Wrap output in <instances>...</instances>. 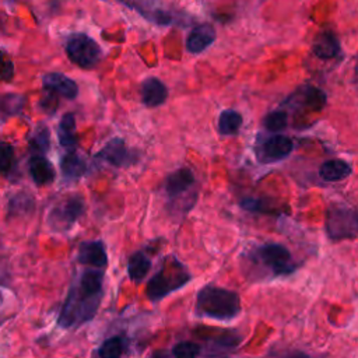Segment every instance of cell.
Listing matches in <instances>:
<instances>
[{
    "instance_id": "1",
    "label": "cell",
    "mask_w": 358,
    "mask_h": 358,
    "mask_svg": "<svg viewBox=\"0 0 358 358\" xmlns=\"http://www.w3.org/2000/svg\"><path fill=\"white\" fill-rule=\"evenodd\" d=\"M103 271L90 268L71 287L57 317V324L73 329L91 320L101 303L103 291Z\"/></svg>"
},
{
    "instance_id": "2",
    "label": "cell",
    "mask_w": 358,
    "mask_h": 358,
    "mask_svg": "<svg viewBox=\"0 0 358 358\" xmlns=\"http://www.w3.org/2000/svg\"><path fill=\"white\" fill-rule=\"evenodd\" d=\"M241 312V298L235 291L207 285L203 287L196 298V313L203 317L228 322Z\"/></svg>"
},
{
    "instance_id": "3",
    "label": "cell",
    "mask_w": 358,
    "mask_h": 358,
    "mask_svg": "<svg viewBox=\"0 0 358 358\" xmlns=\"http://www.w3.org/2000/svg\"><path fill=\"white\" fill-rule=\"evenodd\" d=\"M246 262L257 270L260 275L278 277L295 270L291 252L280 243H264L246 253Z\"/></svg>"
},
{
    "instance_id": "4",
    "label": "cell",
    "mask_w": 358,
    "mask_h": 358,
    "mask_svg": "<svg viewBox=\"0 0 358 358\" xmlns=\"http://www.w3.org/2000/svg\"><path fill=\"white\" fill-rule=\"evenodd\" d=\"M190 278L192 275L187 268L175 256H166L159 270L151 277L147 284V298L151 302H158L171 292H175L185 287L190 281Z\"/></svg>"
},
{
    "instance_id": "5",
    "label": "cell",
    "mask_w": 358,
    "mask_h": 358,
    "mask_svg": "<svg viewBox=\"0 0 358 358\" xmlns=\"http://www.w3.org/2000/svg\"><path fill=\"white\" fill-rule=\"evenodd\" d=\"M66 55L78 67L92 69L99 63L102 49L90 35L76 32L71 34L66 41Z\"/></svg>"
},
{
    "instance_id": "6",
    "label": "cell",
    "mask_w": 358,
    "mask_h": 358,
    "mask_svg": "<svg viewBox=\"0 0 358 358\" xmlns=\"http://www.w3.org/2000/svg\"><path fill=\"white\" fill-rule=\"evenodd\" d=\"M326 232L334 239L355 238L358 235V211L343 204H333L326 213Z\"/></svg>"
},
{
    "instance_id": "7",
    "label": "cell",
    "mask_w": 358,
    "mask_h": 358,
    "mask_svg": "<svg viewBox=\"0 0 358 358\" xmlns=\"http://www.w3.org/2000/svg\"><path fill=\"white\" fill-rule=\"evenodd\" d=\"M84 210L85 204L83 197L71 196L52 208L49 214V225L55 231H67L78 221L84 214Z\"/></svg>"
},
{
    "instance_id": "8",
    "label": "cell",
    "mask_w": 358,
    "mask_h": 358,
    "mask_svg": "<svg viewBox=\"0 0 358 358\" xmlns=\"http://www.w3.org/2000/svg\"><path fill=\"white\" fill-rule=\"evenodd\" d=\"M292 150L294 143L289 137L274 134L257 145V158L260 162L271 164L287 158Z\"/></svg>"
},
{
    "instance_id": "9",
    "label": "cell",
    "mask_w": 358,
    "mask_h": 358,
    "mask_svg": "<svg viewBox=\"0 0 358 358\" xmlns=\"http://www.w3.org/2000/svg\"><path fill=\"white\" fill-rule=\"evenodd\" d=\"M42 85L45 91H50L66 99H74L78 95L77 83L62 73H46L42 77Z\"/></svg>"
},
{
    "instance_id": "10",
    "label": "cell",
    "mask_w": 358,
    "mask_h": 358,
    "mask_svg": "<svg viewBox=\"0 0 358 358\" xmlns=\"http://www.w3.org/2000/svg\"><path fill=\"white\" fill-rule=\"evenodd\" d=\"M96 158L106 161L108 164L116 166V168H122V166H127L131 164V155L130 151L126 147V143L119 138L115 137L112 140H109L102 150L96 154Z\"/></svg>"
},
{
    "instance_id": "11",
    "label": "cell",
    "mask_w": 358,
    "mask_h": 358,
    "mask_svg": "<svg viewBox=\"0 0 358 358\" xmlns=\"http://www.w3.org/2000/svg\"><path fill=\"white\" fill-rule=\"evenodd\" d=\"M194 182H196V178L192 169L179 168L165 179L164 190L169 199H175L189 192V189L193 187Z\"/></svg>"
},
{
    "instance_id": "12",
    "label": "cell",
    "mask_w": 358,
    "mask_h": 358,
    "mask_svg": "<svg viewBox=\"0 0 358 358\" xmlns=\"http://www.w3.org/2000/svg\"><path fill=\"white\" fill-rule=\"evenodd\" d=\"M77 260L84 266H91L95 268L106 267L108 256L103 243L101 241L83 242L78 248Z\"/></svg>"
},
{
    "instance_id": "13",
    "label": "cell",
    "mask_w": 358,
    "mask_h": 358,
    "mask_svg": "<svg viewBox=\"0 0 358 358\" xmlns=\"http://www.w3.org/2000/svg\"><path fill=\"white\" fill-rule=\"evenodd\" d=\"M119 1L126 4V7L136 10L144 18H147L158 25H169L173 21V17L171 13L152 4L151 0H119Z\"/></svg>"
},
{
    "instance_id": "14",
    "label": "cell",
    "mask_w": 358,
    "mask_h": 358,
    "mask_svg": "<svg viewBox=\"0 0 358 358\" xmlns=\"http://www.w3.org/2000/svg\"><path fill=\"white\" fill-rule=\"evenodd\" d=\"M215 41V29L210 24L196 25L186 38V50L193 55L204 52Z\"/></svg>"
},
{
    "instance_id": "15",
    "label": "cell",
    "mask_w": 358,
    "mask_h": 358,
    "mask_svg": "<svg viewBox=\"0 0 358 358\" xmlns=\"http://www.w3.org/2000/svg\"><path fill=\"white\" fill-rule=\"evenodd\" d=\"M141 101L148 108H155L162 105L168 98L166 85L157 77H147L141 83Z\"/></svg>"
},
{
    "instance_id": "16",
    "label": "cell",
    "mask_w": 358,
    "mask_h": 358,
    "mask_svg": "<svg viewBox=\"0 0 358 358\" xmlns=\"http://www.w3.org/2000/svg\"><path fill=\"white\" fill-rule=\"evenodd\" d=\"M29 175L35 185L45 186L55 180L56 171L52 162L45 157V154H34L29 158Z\"/></svg>"
},
{
    "instance_id": "17",
    "label": "cell",
    "mask_w": 358,
    "mask_h": 358,
    "mask_svg": "<svg viewBox=\"0 0 358 358\" xmlns=\"http://www.w3.org/2000/svg\"><path fill=\"white\" fill-rule=\"evenodd\" d=\"M312 50L319 59H333L340 53V43L331 31H322L315 38Z\"/></svg>"
},
{
    "instance_id": "18",
    "label": "cell",
    "mask_w": 358,
    "mask_h": 358,
    "mask_svg": "<svg viewBox=\"0 0 358 358\" xmlns=\"http://www.w3.org/2000/svg\"><path fill=\"white\" fill-rule=\"evenodd\" d=\"M60 169L66 180H77L84 176L87 164L76 151H69L60 159Z\"/></svg>"
},
{
    "instance_id": "19",
    "label": "cell",
    "mask_w": 358,
    "mask_h": 358,
    "mask_svg": "<svg viewBox=\"0 0 358 358\" xmlns=\"http://www.w3.org/2000/svg\"><path fill=\"white\" fill-rule=\"evenodd\" d=\"M351 175V166L343 159H330L320 165L319 176L326 182H340Z\"/></svg>"
},
{
    "instance_id": "20",
    "label": "cell",
    "mask_w": 358,
    "mask_h": 358,
    "mask_svg": "<svg viewBox=\"0 0 358 358\" xmlns=\"http://www.w3.org/2000/svg\"><path fill=\"white\" fill-rule=\"evenodd\" d=\"M288 103L291 105H302V106H309L312 109H320L324 105L326 96L324 94L315 88V87H303L301 90H298L292 96Z\"/></svg>"
},
{
    "instance_id": "21",
    "label": "cell",
    "mask_w": 358,
    "mask_h": 358,
    "mask_svg": "<svg viewBox=\"0 0 358 358\" xmlns=\"http://www.w3.org/2000/svg\"><path fill=\"white\" fill-rule=\"evenodd\" d=\"M151 268V260L144 252H134L127 260V274L131 281L140 282Z\"/></svg>"
},
{
    "instance_id": "22",
    "label": "cell",
    "mask_w": 358,
    "mask_h": 358,
    "mask_svg": "<svg viewBox=\"0 0 358 358\" xmlns=\"http://www.w3.org/2000/svg\"><path fill=\"white\" fill-rule=\"evenodd\" d=\"M59 143L67 150H73L77 145V133H76V116L70 112L64 113L59 123Z\"/></svg>"
},
{
    "instance_id": "23",
    "label": "cell",
    "mask_w": 358,
    "mask_h": 358,
    "mask_svg": "<svg viewBox=\"0 0 358 358\" xmlns=\"http://www.w3.org/2000/svg\"><path fill=\"white\" fill-rule=\"evenodd\" d=\"M242 115L234 109H225L218 117V131L222 136L236 134L242 126Z\"/></svg>"
},
{
    "instance_id": "24",
    "label": "cell",
    "mask_w": 358,
    "mask_h": 358,
    "mask_svg": "<svg viewBox=\"0 0 358 358\" xmlns=\"http://www.w3.org/2000/svg\"><path fill=\"white\" fill-rule=\"evenodd\" d=\"M124 350H126V341L122 337L115 336L105 340L98 348L96 354L102 358H117L124 352Z\"/></svg>"
},
{
    "instance_id": "25",
    "label": "cell",
    "mask_w": 358,
    "mask_h": 358,
    "mask_svg": "<svg viewBox=\"0 0 358 358\" xmlns=\"http://www.w3.org/2000/svg\"><path fill=\"white\" fill-rule=\"evenodd\" d=\"M29 145L34 154H45L49 150L50 145V138H49V131L45 126H38L35 131L29 137Z\"/></svg>"
},
{
    "instance_id": "26",
    "label": "cell",
    "mask_w": 358,
    "mask_h": 358,
    "mask_svg": "<svg viewBox=\"0 0 358 358\" xmlns=\"http://www.w3.org/2000/svg\"><path fill=\"white\" fill-rule=\"evenodd\" d=\"M34 208V199L29 194L25 193H18L8 201V214L20 215V214H27Z\"/></svg>"
},
{
    "instance_id": "27",
    "label": "cell",
    "mask_w": 358,
    "mask_h": 358,
    "mask_svg": "<svg viewBox=\"0 0 358 358\" xmlns=\"http://www.w3.org/2000/svg\"><path fill=\"white\" fill-rule=\"evenodd\" d=\"M24 106V96L17 94L0 95V112L6 115H17Z\"/></svg>"
},
{
    "instance_id": "28",
    "label": "cell",
    "mask_w": 358,
    "mask_h": 358,
    "mask_svg": "<svg viewBox=\"0 0 358 358\" xmlns=\"http://www.w3.org/2000/svg\"><path fill=\"white\" fill-rule=\"evenodd\" d=\"M264 127L270 131H280L288 123V115L284 110H273L264 117Z\"/></svg>"
},
{
    "instance_id": "29",
    "label": "cell",
    "mask_w": 358,
    "mask_h": 358,
    "mask_svg": "<svg viewBox=\"0 0 358 358\" xmlns=\"http://www.w3.org/2000/svg\"><path fill=\"white\" fill-rule=\"evenodd\" d=\"M201 347L193 341H180L173 345L172 354L176 358H194L200 355Z\"/></svg>"
},
{
    "instance_id": "30",
    "label": "cell",
    "mask_w": 358,
    "mask_h": 358,
    "mask_svg": "<svg viewBox=\"0 0 358 358\" xmlns=\"http://www.w3.org/2000/svg\"><path fill=\"white\" fill-rule=\"evenodd\" d=\"M14 161V148L8 143H0V172L6 173L11 169Z\"/></svg>"
},
{
    "instance_id": "31",
    "label": "cell",
    "mask_w": 358,
    "mask_h": 358,
    "mask_svg": "<svg viewBox=\"0 0 358 358\" xmlns=\"http://www.w3.org/2000/svg\"><path fill=\"white\" fill-rule=\"evenodd\" d=\"M14 76V64L8 55L0 50V81H10Z\"/></svg>"
}]
</instances>
